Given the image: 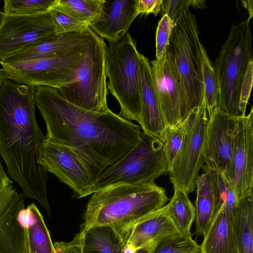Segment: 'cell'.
<instances>
[{"mask_svg":"<svg viewBox=\"0 0 253 253\" xmlns=\"http://www.w3.org/2000/svg\"><path fill=\"white\" fill-rule=\"evenodd\" d=\"M127 230V243L136 249L180 233L168 215L165 206Z\"/></svg>","mask_w":253,"mask_h":253,"instance_id":"44dd1931","label":"cell"},{"mask_svg":"<svg viewBox=\"0 0 253 253\" xmlns=\"http://www.w3.org/2000/svg\"><path fill=\"white\" fill-rule=\"evenodd\" d=\"M7 79L8 76L5 70L3 68H0V86Z\"/></svg>","mask_w":253,"mask_h":253,"instance_id":"ab89813d","label":"cell"},{"mask_svg":"<svg viewBox=\"0 0 253 253\" xmlns=\"http://www.w3.org/2000/svg\"><path fill=\"white\" fill-rule=\"evenodd\" d=\"M56 35L49 13L3 15L0 24V62L11 54Z\"/></svg>","mask_w":253,"mask_h":253,"instance_id":"8fae6325","label":"cell"},{"mask_svg":"<svg viewBox=\"0 0 253 253\" xmlns=\"http://www.w3.org/2000/svg\"><path fill=\"white\" fill-rule=\"evenodd\" d=\"M42 161L46 172L53 174L79 198L90 195L92 181L84 166L69 148L45 139Z\"/></svg>","mask_w":253,"mask_h":253,"instance_id":"9a60e30c","label":"cell"},{"mask_svg":"<svg viewBox=\"0 0 253 253\" xmlns=\"http://www.w3.org/2000/svg\"><path fill=\"white\" fill-rule=\"evenodd\" d=\"M138 0H104L98 17L89 25L102 39L109 43L128 33L134 20L139 15Z\"/></svg>","mask_w":253,"mask_h":253,"instance_id":"ac0fdd59","label":"cell"},{"mask_svg":"<svg viewBox=\"0 0 253 253\" xmlns=\"http://www.w3.org/2000/svg\"><path fill=\"white\" fill-rule=\"evenodd\" d=\"M204 172L195 182L196 234L204 235L215 215L221 209L217 172L202 167Z\"/></svg>","mask_w":253,"mask_h":253,"instance_id":"ffe728a7","label":"cell"},{"mask_svg":"<svg viewBox=\"0 0 253 253\" xmlns=\"http://www.w3.org/2000/svg\"><path fill=\"white\" fill-rule=\"evenodd\" d=\"M233 224L238 253H253V188L238 201Z\"/></svg>","mask_w":253,"mask_h":253,"instance_id":"cb8c5ba5","label":"cell"},{"mask_svg":"<svg viewBox=\"0 0 253 253\" xmlns=\"http://www.w3.org/2000/svg\"><path fill=\"white\" fill-rule=\"evenodd\" d=\"M200 246L191 236L180 233L155 242L150 253H199Z\"/></svg>","mask_w":253,"mask_h":253,"instance_id":"83f0119b","label":"cell"},{"mask_svg":"<svg viewBox=\"0 0 253 253\" xmlns=\"http://www.w3.org/2000/svg\"><path fill=\"white\" fill-rule=\"evenodd\" d=\"M56 35L85 31L89 25L76 20L54 6L49 11Z\"/></svg>","mask_w":253,"mask_h":253,"instance_id":"1f68e13d","label":"cell"},{"mask_svg":"<svg viewBox=\"0 0 253 253\" xmlns=\"http://www.w3.org/2000/svg\"><path fill=\"white\" fill-rule=\"evenodd\" d=\"M83 233L77 234L70 242H56L53 244L55 253H83Z\"/></svg>","mask_w":253,"mask_h":253,"instance_id":"e575fe53","label":"cell"},{"mask_svg":"<svg viewBox=\"0 0 253 253\" xmlns=\"http://www.w3.org/2000/svg\"><path fill=\"white\" fill-rule=\"evenodd\" d=\"M56 0H4L5 15H35L49 12Z\"/></svg>","mask_w":253,"mask_h":253,"instance_id":"f1b7e54d","label":"cell"},{"mask_svg":"<svg viewBox=\"0 0 253 253\" xmlns=\"http://www.w3.org/2000/svg\"><path fill=\"white\" fill-rule=\"evenodd\" d=\"M137 249L132 245L127 243L125 248V253H135Z\"/></svg>","mask_w":253,"mask_h":253,"instance_id":"60d3db41","label":"cell"},{"mask_svg":"<svg viewBox=\"0 0 253 253\" xmlns=\"http://www.w3.org/2000/svg\"><path fill=\"white\" fill-rule=\"evenodd\" d=\"M163 0H138L137 9L139 14L148 15L153 13L155 16L161 9Z\"/></svg>","mask_w":253,"mask_h":253,"instance_id":"d590c367","label":"cell"},{"mask_svg":"<svg viewBox=\"0 0 253 253\" xmlns=\"http://www.w3.org/2000/svg\"><path fill=\"white\" fill-rule=\"evenodd\" d=\"M208 113L205 99L191 113L183 143L169 171L173 189L187 194L195 188L200 169L205 162V140Z\"/></svg>","mask_w":253,"mask_h":253,"instance_id":"9c48e42d","label":"cell"},{"mask_svg":"<svg viewBox=\"0 0 253 253\" xmlns=\"http://www.w3.org/2000/svg\"><path fill=\"white\" fill-rule=\"evenodd\" d=\"M141 69V114L139 124L142 131L162 141L167 125L157 95L149 59L140 54Z\"/></svg>","mask_w":253,"mask_h":253,"instance_id":"d6986e66","label":"cell"},{"mask_svg":"<svg viewBox=\"0 0 253 253\" xmlns=\"http://www.w3.org/2000/svg\"><path fill=\"white\" fill-rule=\"evenodd\" d=\"M140 53L128 32L107 47V88L120 106L119 115L139 123L141 114Z\"/></svg>","mask_w":253,"mask_h":253,"instance_id":"5b68a950","label":"cell"},{"mask_svg":"<svg viewBox=\"0 0 253 253\" xmlns=\"http://www.w3.org/2000/svg\"><path fill=\"white\" fill-rule=\"evenodd\" d=\"M205 5L206 1L202 0H163L161 8L163 14H167L174 23L182 13L189 10L190 6L203 8Z\"/></svg>","mask_w":253,"mask_h":253,"instance_id":"d6a6232c","label":"cell"},{"mask_svg":"<svg viewBox=\"0 0 253 253\" xmlns=\"http://www.w3.org/2000/svg\"><path fill=\"white\" fill-rule=\"evenodd\" d=\"M95 34L89 27L83 32L56 35L11 54L0 63L51 58L84 50L93 41Z\"/></svg>","mask_w":253,"mask_h":253,"instance_id":"e0dca14e","label":"cell"},{"mask_svg":"<svg viewBox=\"0 0 253 253\" xmlns=\"http://www.w3.org/2000/svg\"><path fill=\"white\" fill-rule=\"evenodd\" d=\"M107 47L103 39L96 34L74 79L57 88L63 98L87 110L100 112L110 110L107 102Z\"/></svg>","mask_w":253,"mask_h":253,"instance_id":"ba28073f","label":"cell"},{"mask_svg":"<svg viewBox=\"0 0 253 253\" xmlns=\"http://www.w3.org/2000/svg\"><path fill=\"white\" fill-rule=\"evenodd\" d=\"M168 173L162 142L142 131L137 144L93 182L89 194L121 184L154 183L158 177Z\"/></svg>","mask_w":253,"mask_h":253,"instance_id":"52a82bcc","label":"cell"},{"mask_svg":"<svg viewBox=\"0 0 253 253\" xmlns=\"http://www.w3.org/2000/svg\"><path fill=\"white\" fill-rule=\"evenodd\" d=\"M87 49L51 58L0 64L8 79L18 84L58 88L74 79Z\"/></svg>","mask_w":253,"mask_h":253,"instance_id":"30bf717a","label":"cell"},{"mask_svg":"<svg viewBox=\"0 0 253 253\" xmlns=\"http://www.w3.org/2000/svg\"><path fill=\"white\" fill-rule=\"evenodd\" d=\"M199 253H238L233 221L222 208L204 234Z\"/></svg>","mask_w":253,"mask_h":253,"instance_id":"7402d4cb","label":"cell"},{"mask_svg":"<svg viewBox=\"0 0 253 253\" xmlns=\"http://www.w3.org/2000/svg\"><path fill=\"white\" fill-rule=\"evenodd\" d=\"M83 253H125L128 230L93 226L82 230Z\"/></svg>","mask_w":253,"mask_h":253,"instance_id":"603a6c76","label":"cell"},{"mask_svg":"<svg viewBox=\"0 0 253 253\" xmlns=\"http://www.w3.org/2000/svg\"><path fill=\"white\" fill-rule=\"evenodd\" d=\"M154 244V243H150L137 248L135 253H150Z\"/></svg>","mask_w":253,"mask_h":253,"instance_id":"f35d334b","label":"cell"},{"mask_svg":"<svg viewBox=\"0 0 253 253\" xmlns=\"http://www.w3.org/2000/svg\"><path fill=\"white\" fill-rule=\"evenodd\" d=\"M24 198L12 184L0 187V253H25L26 231L18 219Z\"/></svg>","mask_w":253,"mask_h":253,"instance_id":"2e32d148","label":"cell"},{"mask_svg":"<svg viewBox=\"0 0 253 253\" xmlns=\"http://www.w3.org/2000/svg\"><path fill=\"white\" fill-rule=\"evenodd\" d=\"M3 14L2 11L0 9V24L1 23Z\"/></svg>","mask_w":253,"mask_h":253,"instance_id":"b9f144b4","label":"cell"},{"mask_svg":"<svg viewBox=\"0 0 253 253\" xmlns=\"http://www.w3.org/2000/svg\"><path fill=\"white\" fill-rule=\"evenodd\" d=\"M250 20L232 24L212 63L216 75L218 107L235 117L245 115L253 87L252 36Z\"/></svg>","mask_w":253,"mask_h":253,"instance_id":"277c9868","label":"cell"},{"mask_svg":"<svg viewBox=\"0 0 253 253\" xmlns=\"http://www.w3.org/2000/svg\"><path fill=\"white\" fill-rule=\"evenodd\" d=\"M104 0H56L54 6L88 25L99 16Z\"/></svg>","mask_w":253,"mask_h":253,"instance_id":"4316f807","label":"cell"},{"mask_svg":"<svg viewBox=\"0 0 253 253\" xmlns=\"http://www.w3.org/2000/svg\"><path fill=\"white\" fill-rule=\"evenodd\" d=\"M34 99L46 125L45 139L72 150L92 183L140 139V126L110 110L100 112L75 105L56 88L36 86Z\"/></svg>","mask_w":253,"mask_h":253,"instance_id":"6da1fadb","label":"cell"},{"mask_svg":"<svg viewBox=\"0 0 253 253\" xmlns=\"http://www.w3.org/2000/svg\"><path fill=\"white\" fill-rule=\"evenodd\" d=\"M92 194L84 212L83 230L101 226L126 230L169 200L165 189L155 183L115 185Z\"/></svg>","mask_w":253,"mask_h":253,"instance_id":"3957f363","label":"cell"},{"mask_svg":"<svg viewBox=\"0 0 253 253\" xmlns=\"http://www.w3.org/2000/svg\"><path fill=\"white\" fill-rule=\"evenodd\" d=\"M155 88L167 125L174 126L192 110L176 67L168 53L150 63Z\"/></svg>","mask_w":253,"mask_h":253,"instance_id":"7c38bea8","label":"cell"},{"mask_svg":"<svg viewBox=\"0 0 253 253\" xmlns=\"http://www.w3.org/2000/svg\"><path fill=\"white\" fill-rule=\"evenodd\" d=\"M191 113L174 126L168 128L165 138L162 141L169 171L182 144L185 131L189 124Z\"/></svg>","mask_w":253,"mask_h":253,"instance_id":"4dcf8cb0","label":"cell"},{"mask_svg":"<svg viewBox=\"0 0 253 253\" xmlns=\"http://www.w3.org/2000/svg\"><path fill=\"white\" fill-rule=\"evenodd\" d=\"M36 87L9 79L0 86V155L24 197L37 200L50 215L42 161L45 138L36 117Z\"/></svg>","mask_w":253,"mask_h":253,"instance_id":"7a4b0ae2","label":"cell"},{"mask_svg":"<svg viewBox=\"0 0 253 253\" xmlns=\"http://www.w3.org/2000/svg\"><path fill=\"white\" fill-rule=\"evenodd\" d=\"M174 23L167 14L160 20L156 33V59H160L167 52Z\"/></svg>","mask_w":253,"mask_h":253,"instance_id":"836d02e7","label":"cell"},{"mask_svg":"<svg viewBox=\"0 0 253 253\" xmlns=\"http://www.w3.org/2000/svg\"><path fill=\"white\" fill-rule=\"evenodd\" d=\"M186 193L174 189V194L166 205V211L180 233L191 236V227L196 218V209Z\"/></svg>","mask_w":253,"mask_h":253,"instance_id":"484cf974","label":"cell"},{"mask_svg":"<svg viewBox=\"0 0 253 253\" xmlns=\"http://www.w3.org/2000/svg\"><path fill=\"white\" fill-rule=\"evenodd\" d=\"M242 2H243L244 7L247 9L249 13V16L247 19L250 20L253 15V0H242Z\"/></svg>","mask_w":253,"mask_h":253,"instance_id":"74e56055","label":"cell"},{"mask_svg":"<svg viewBox=\"0 0 253 253\" xmlns=\"http://www.w3.org/2000/svg\"><path fill=\"white\" fill-rule=\"evenodd\" d=\"M29 222L26 231L25 253H55L49 232L40 210L32 203L27 207Z\"/></svg>","mask_w":253,"mask_h":253,"instance_id":"d4e9b609","label":"cell"},{"mask_svg":"<svg viewBox=\"0 0 253 253\" xmlns=\"http://www.w3.org/2000/svg\"><path fill=\"white\" fill-rule=\"evenodd\" d=\"M238 201L253 188V108L247 115L237 117L231 170L224 178Z\"/></svg>","mask_w":253,"mask_h":253,"instance_id":"5bb4252c","label":"cell"},{"mask_svg":"<svg viewBox=\"0 0 253 253\" xmlns=\"http://www.w3.org/2000/svg\"><path fill=\"white\" fill-rule=\"evenodd\" d=\"M237 117L216 108L208 119L205 140V167L225 178L232 165Z\"/></svg>","mask_w":253,"mask_h":253,"instance_id":"4fadbf2b","label":"cell"},{"mask_svg":"<svg viewBox=\"0 0 253 253\" xmlns=\"http://www.w3.org/2000/svg\"><path fill=\"white\" fill-rule=\"evenodd\" d=\"M13 182L11 181L6 173L5 172L1 162H0V187L12 184Z\"/></svg>","mask_w":253,"mask_h":253,"instance_id":"8d00e7d4","label":"cell"},{"mask_svg":"<svg viewBox=\"0 0 253 253\" xmlns=\"http://www.w3.org/2000/svg\"><path fill=\"white\" fill-rule=\"evenodd\" d=\"M204 48L196 17L188 10L174 23L167 53L176 67L192 110L199 107L205 99Z\"/></svg>","mask_w":253,"mask_h":253,"instance_id":"8992f818","label":"cell"},{"mask_svg":"<svg viewBox=\"0 0 253 253\" xmlns=\"http://www.w3.org/2000/svg\"><path fill=\"white\" fill-rule=\"evenodd\" d=\"M203 54V85L209 119L213 110L218 107L219 89L212 63L210 60L205 48Z\"/></svg>","mask_w":253,"mask_h":253,"instance_id":"f546056e","label":"cell"}]
</instances>
